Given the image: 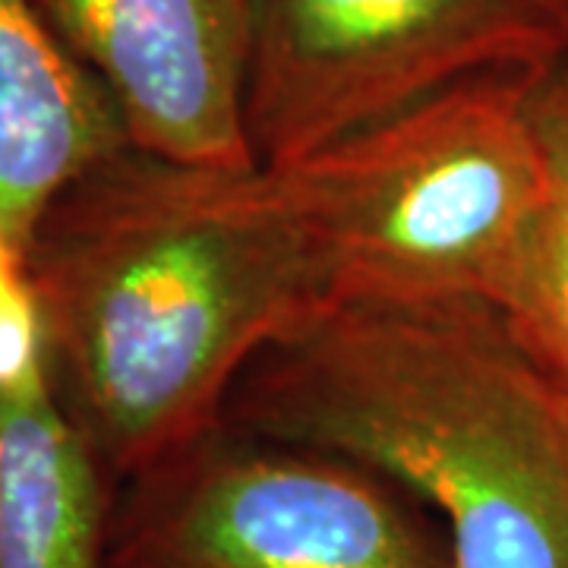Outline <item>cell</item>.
Segmentation results:
<instances>
[{
	"instance_id": "6da1fadb",
	"label": "cell",
	"mask_w": 568,
	"mask_h": 568,
	"mask_svg": "<svg viewBox=\"0 0 568 568\" xmlns=\"http://www.w3.org/2000/svg\"><path fill=\"white\" fill-rule=\"evenodd\" d=\"M22 265L54 392L114 484L222 424L250 361L325 304L275 171L133 145L44 209Z\"/></svg>"
},
{
	"instance_id": "7a4b0ae2",
	"label": "cell",
	"mask_w": 568,
	"mask_h": 568,
	"mask_svg": "<svg viewBox=\"0 0 568 568\" xmlns=\"http://www.w3.org/2000/svg\"><path fill=\"white\" fill-rule=\"evenodd\" d=\"M222 424L414 489L452 568H568V395L487 301L316 306L250 361Z\"/></svg>"
},
{
	"instance_id": "3957f363",
	"label": "cell",
	"mask_w": 568,
	"mask_h": 568,
	"mask_svg": "<svg viewBox=\"0 0 568 568\" xmlns=\"http://www.w3.org/2000/svg\"><path fill=\"white\" fill-rule=\"evenodd\" d=\"M537 73L470 77L304 162L268 168L316 256L325 304H496L559 178L528 114Z\"/></svg>"
},
{
	"instance_id": "277c9868",
	"label": "cell",
	"mask_w": 568,
	"mask_h": 568,
	"mask_svg": "<svg viewBox=\"0 0 568 568\" xmlns=\"http://www.w3.org/2000/svg\"><path fill=\"white\" fill-rule=\"evenodd\" d=\"M104 568H452L373 470L219 424L123 480Z\"/></svg>"
},
{
	"instance_id": "5b68a950",
	"label": "cell",
	"mask_w": 568,
	"mask_h": 568,
	"mask_svg": "<svg viewBox=\"0 0 568 568\" xmlns=\"http://www.w3.org/2000/svg\"><path fill=\"white\" fill-rule=\"evenodd\" d=\"M566 54L537 0H256L250 149L287 168L470 77Z\"/></svg>"
},
{
	"instance_id": "8992f818",
	"label": "cell",
	"mask_w": 568,
	"mask_h": 568,
	"mask_svg": "<svg viewBox=\"0 0 568 568\" xmlns=\"http://www.w3.org/2000/svg\"><path fill=\"white\" fill-rule=\"evenodd\" d=\"M121 111L133 149L260 168L246 136L256 0H32Z\"/></svg>"
},
{
	"instance_id": "52a82bcc",
	"label": "cell",
	"mask_w": 568,
	"mask_h": 568,
	"mask_svg": "<svg viewBox=\"0 0 568 568\" xmlns=\"http://www.w3.org/2000/svg\"><path fill=\"white\" fill-rule=\"evenodd\" d=\"M130 145L121 111L32 0H0V227L26 246L44 209Z\"/></svg>"
},
{
	"instance_id": "ba28073f",
	"label": "cell",
	"mask_w": 568,
	"mask_h": 568,
	"mask_svg": "<svg viewBox=\"0 0 568 568\" xmlns=\"http://www.w3.org/2000/svg\"><path fill=\"white\" fill-rule=\"evenodd\" d=\"M114 487L51 369L0 386V568H104Z\"/></svg>"
},
{
	"instance_id": "9c48e42d",
	"label": "cell",
	"mask_w": 568,
	"mask_h": 568,
	"mask_svg": "<svg viewBox=\"0 0 568 568\" xmlns=\"http://www.w3.org/2000/svg\"><path fill=\"white\" fill-rule=\"evenodd\" d=\"M493 306L534 364L568 395V181L562 178H556L530 224Z\"/></svg>"
},
{
	"instance_id": "30bf717a",
	"label": "cell",
	"mask_w": 568,
	"mask_h": 568,
	"mask_svg": "<svg viewBox=\"0 0 568 568\" xmlns=\"http://www.w3.org/2000/svg\"><path fill=\"white\" fill-rule=\"evenodd\" d=\"M41 369H48V351L36 294L22 250L0 227V386H17Z\"/></svg>"
},
{
	"instance_id": "8fae6325",
	"label": "cell",
	"mask_w": 568,
	"mask_h": 568,
	"mask_svg": "<svg viewBox=\"0 0 568 568\" xmlns=\"http://www.w3.org/2000/svg\"><path fill=\"white\" fill-rule=\"evenodd\" d=\"M528 114L552 171L568 181V61H556L530 85Z\"/></svg>"
},
{
	"instance_id": "7c38bea8",
	"label": "cell",
	"mask_w": 568,
	"mask_h": 568,
	"mask_svg": "<svg viewBox=\"0 0 568 568\" xmlns=\"http://www.w3.org/2000/svg\"><path fill=\"white\" fill-rule=\"evenodd\" d=\"M544 17L549 20V26L559 32V39L566 41L568 48V0H537Z\"/></svg>"
}]
</instances>
